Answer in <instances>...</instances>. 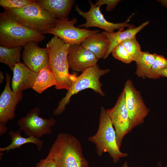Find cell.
<instances>
[{
    "label": "cell",
    "instance_id": "1",
    "mask_svg": "<svg viewBox=\"0 0 167 167\" xmlns=\"http://www.w3.org/2000/svg\"><path fill=\"white\" fill-rule=\"evenodd\" d=\"M82 151L81 143L76 137L68 133H60L48 156L53 159L56 167H89Z\"/></svg>",
    "mask_w": 167,
    "mask_h": 167
},
{
    "label": "cell",
    "instance_id": "2",
    "mask_svg": "<svg viewBox=\"0 0 167 167\" xmlns=\"http://www.w3.org/2000/svg\"><path fill=\"white\" fill-rule=\"evenodd\" d=\"M4 10L6 14L13 20L43 35L54 28L58 20L36 0L22 7Z\"/></svg>",
    "mask_w": 167,
    "mask_h": 167
},
{
    "label": "cell",
    "instance_id": "3",
    "mask_svg": "<svg viewBox=\"0 0 167 167\" xmlns=\"http://www.w3.org/2000/svg\"><path fill=\"white\" fill-rule=\"evenodd\" d=\"M70 45L56 36L46 44L49 56L48 67L56 81L57 89L68 90L71 84L73 74L69 73L68 60Z\"/></svg>",
    "mask_w": 167,
    "mask_h": 167
},
{
    "label": "cell",
    "instance_id": "4",
    "mask_svg": "<svg viewBox=\"0 0 167 167\" xmlns=\"http://www.w3.org/2000/svg\"><path fill=\"white\" fill-rule=\"evenodd\" d=\"M88 141L94 143L96 152L99 156L108 152L114 163L121 158L127 157V153L120 150L116 142V132L106 109L101 107L98 130L96 134L88 138Z\"/></svg>",
    "mask_w": 167,
    "mask_h": 167
},
{
    "label": "cell",
    "instance_id": "5",
    "mask_svg": "<svg viewBox=\"0 0 167 167\" xmlns=\"http://www.w3.org/2000/svg\"><path fill=\"white\" fill-rule=\"evenodd\" d=\"M44 35L13 20L4 11L0 13V45L11 48L24 47L30 42L43 41Z\"/></svg>",
    "mask_w": 167,
    "mask_h": 167
},
{
    "label": "cell",
    "instance_id": "6",
    "mask_svg": "<svg viewBox=\"0 0 167 167\" xmlns=\"http://www.w3.org/2000/svg\"><path fill=\"white\" fill-rule=\"evenodd\" d=\"M109 71L108 69H100L97 63L94 66L86 69L78 76L75 75L72 79L70 88L65 96L58 102L53 114L55 115L62 114L65 110L66 106L69 103L71 97L84 89H91L101 96H104L105 94L101 89L102 84L99 79L101 76Z\"/></svg>",
    "mask_w": 167,
    "mask_h": 167
},
{
    "label": "cell",
    "instance_id": "7",
    "mask_svg": "<svg viewBox=\"0 0 167 167\" xmlns=\"http://www.w3.org/2000/svg\"><path fill=\"white\" fill-rule=\"evenodd\" d=\"M123 91L125 104L132 128L144 123L145 118L150 111L146 105L140 92L135 87L130 79L127 80Z\"/></svg>",
    "mask_w": 167,
    "mask_h": 167
},
{
    "label": "cell",
    "instance_id": "8",
    "mask_svg": "<svg viewBox=\"0 0 167 167\" xmlns=\"http://www.w3.org/2000/svg\"><path fill=\"white\" fill-rule=\"evenodd\" d=\"M40 111L38 107L32 109L26 115L19 119L17 124L19 130L23 131L27 136L39 138L44 135L51 134V127L56 120L54 118L44 119L40 116Z\"/></svg>",
    "mask_w": 167,
    "mask_h": 167
},
{
    "label": "cell",
    "instance_id": "9",
    "mask_svg": "<svg viewBox=\"0 0 167 167\" xmlns=\"http://www.w3.org/2000/svg\"><path fill=\"white\" fill-rule=\"evenodd\" d=\"M77 22L76 18L69 20L68 17L57 20L55 26L45 34L56 36L70 45L80 44L87 37L100 32L99 30H90L75 26Z\"/></svg>",
    "mask_w": 167,
    "mask_h": 167
},
{
    "label": "cell",
    "instance_id": "10",
    "mask_svg": "<svg viewBox=\"0 0 167 167\" xmlns=\"http://www.w3.org/2000/svg\"><path fill=\"white\" fill-rule=\"evenodd\" d=\"M106 111L115 130L117 143L120 149L124 137L133 129L126 105L125 94L123 90L113 107Z\"/></svg>",
    "mask_w": 167,
    "mask_h": 167
},
{
    "label": "cell",
    "instance_id": "11",
    "mask_svg": "<svg viewBox=\"0 0 167 167\" xmlns=\"http://www.w3.org/2000/svg\"><path fill=\"white\" fill-rule=\"evenodd\" d=\"M90 5L89 10L84 12L81 10L78 5H75V11L80 15L85 18L86 22L78 26V28L84 27L85 29L91 27H96L102 29L108 33H112L116 29L124 30L125 27L135 28L134 25L128 23L130 18L125 21L119 23H113L107 21L101 11V6H96L91 0L89 1Z\"/></svg>",
    "mask_w": 167,
    "mask_h": 167
},
{
    "label": "cell",
    "instance_id": "12",
    "mask_svg": "<svg viewBox=\"0 0 167 167\" xmlns=\"http://www.w3.org/2000/svg\"><path fill=\"white\" fill-rule=\"evenodd\" d=\"M5 87L0 96V127L6 126L8 122L14 118L17 105L23 98L22 92H15L10 88L11 76L6 73Z\"/></svg>",
    "mask_w": 167,
    "mask_h": 167
},
{
    "label": "cell",
    "instance_id": "13",
    "mask_svg": "<svg viewBox=\"0 0 167 167\" xmlns=\"http://www.w3.org/2000/svg\"><path fill=\"white\" fill-rule=\"evenodd\" d=\"M23 47L22 59L29 68L38 73L42 69L48 67L49 56L46 47L41 48L33 41L28 42Z\"/></svg>",
    "mask_w": 167,
    "mask_h": 167
},
{
    "label": "cell",
    "instance_id": "14",
    "mask_svg": "<svg viewBox=\"0 0 167 167\" xmlns=\"http://www.w3.org/2000/svg\"><path fill=\"white\" fill-rule=\"evenodd\" d=\"M68 60L69 68L83 72L87 69L95 66L98 59L80 44L71 45Z\"/></svg>",
    "mask_w": 167,
    "mask_h": 167
},
{
    "label": "cell",
    "instance_id": "15",
    "mask_svg": "<svg viewBox=\"0 0 167 167\" xmlns=\"http://www.w3.org/2000/svg\"><path fill=\"white\" fill-rule=\"evenodd\" d=\"M13 72L11 87L15 92L32 88L38 74L20 62L15 64Z\"/></svg>",
    "mask_w": 167,
    "mask_h": 167
},
{
    "label": "cell",
    "instance_id": "16",
    "mask_svg": "<svg viewBox=\"0 0 167 167\" xmlns=\"http://www.w3.org/2000/svg\"><path fill=\"white\" fill-rule=\"evenodd\" d=\"M74 2L73 0H37L41 6L58 19L67 17Z\"/></svg>",
    "mask_w": 167,
    "mask_h": 167
},
{
    "label": "cell",
    "instance_id": "17",
    "mask_svg": "<svg viewBox=\"0 0 167 167\" xmlns=\"http://www.w3.org/2000/svg\"><path fill=\"white\" fill-rule=\"evenodd\" d=\"M81 44L99 59L104 58L105 56L109 49V41L105 35L98 32L87 37Z\"/></svg>",
    "mask_w": 167,
    "mask_h": 167
},
{
    "label": "cell",
    "instance_id": "18",
    "mask_svg": "<svg viewBox=\"0 0 167 167\" xmlns=\"http://www.w3.org/2000/svg\"><path fill=\"white\" fill-rule=\"evenodd\" d=\"M149 22V21H147L137 27L129 28L125 31L119 30L112 33L105 31L101 32L107 36L109 41L108 50L103 58H107L112 53L114 48L122 41L136 36L137 34L148 24Z\"/></svg>",
    "mask_w": 167,
    "mask_h": 167
},
{
    "label": "cell",
    "instance_id": "19",
    "mask_svg": "<svg viewBox=\"0 0 167 167\" xmlns=\"http://www.w3.org/2000/svg\"><path fill=\"white\" fill-rule=\"evenodd\" d=\"M21 131L19 130L9 131V134L12 142L9 145L6 147L0 148V152L6 151L7 153L11 150L20 148L23 145L29 143L34 144L37 146L39 151L41 150L43 144V140L33 136L27 138L23 137L21 135Z\"/></svg>",
    "mask_w": 167,
    "mask_h": 167
},
{
    "label": "cell",
    "instance_id": "20",
    "mask_svg": "<svg viewBox=\"0 0 167 167\" xmlns=\"http://www.w3.org/2000/svg\"><path fill=\"white\" fill-rule=\"evenodd\" d=\"M56 84V81L52 73L48 67H46L38 72L32 88L41 94L47 88Z\"/></svg>",
    "mask_w": 167,
    "mask_h": 167
},
{
    "label": "cell",
    "instance_id": "21",
    "mask_svg": "<svg viewBox=\"0 0 167 167\" xmlns=\"http://www.w3.org/2000/svg\"><path fill=\"white\" fill-rule=\"evenodd\" d=\"M22 46L9 48L0 46V62L7 65L13 71L15 64L20 62Z\"/></svg>",
    "mask_w": 167,
    "mask_h": 167
},
{
    "label": "cell",
    "instance_id": "22",
    "mask_svg": "<svg viewBox=\"0 0 167 167\" xmlns=\"http://www.w3.org/2000/svg\"><path fill=\"white\" fill-rule=\"evenodd\" d=\"M156 54L142 51L135 61L136 69L135 74L139 78L145 79L155 59Z\"/></svg>",
    "mask_w": 167,
    "mask_h": 167
},
{
    "label": "cell",
    "instance_id": "23",
    "mask_svg": "<svg viewBox=\"0 0 167 167\" xmlns=\"http://www.w3.org/2000/svg\"><path fill=\"white\" fill-rule=\"evenodd\" d=\"M167 68V59L164 56L156 54L155 59L147 76L152 79H159L161 73L164 69Z\"/></svg>",
    "mask_w": 167,
    "mask_h": 167
},
{
    "label": "cell",
    "instance_id": "24",
    "mask_svg": "<svg viewBox=\"0 0 167 167\" xmlns=\"http://www.w3.org/2000/svg\"><path fill=\"white\" fill-rule=\"evenodd\" d=\"M121 43L131 56L133 61L135 62L142 52L140 45L136 40V36L126 40Z\"/></svg>",
    "mask_w": 167,
    "mask_h": 167
},
{
    "label": "cell",
    "instance_id": "25",
    "mask_svg": "<svg viewBox=\"0 0 167 167\" xmlns=\"http://www.w3.org/2000/svg\"><path fill=\"white\" fill-rule=\"evenodd\" d=\"M112 53L115 58L125 63H130L133 61L131 56L121 43L114 48Z\"/></svg>",
    "mask_w": 167,
    "mask_h": 167
},
{
    "label": "cell",
    "instance_id": "26",
    "mask_svg": "<svg viewBox=\"0 0 167 167\" xmlns=\"http://www.w3.org/2000/svg\"><path fill=\"white\" fill-rule=\"evenodd\" d=\"M35 0H0V6L4 9H15L23 7Z\"/></svg>",
    "mask_w": 167,
    "mask_h": 167
},
{
    "label": "cell",
    "instance_id": "27",
    "mask_svg": "<svg viewBox=\"0 0 167 167\" xmlns=\"http://www.w3.org/2000/svg\"><path fill=\"white\" fill-rule=\"evenodd\" d=\"M120 1L119 0H98L94 5L96 6H101L104 4H106L107 6L106 11H110L115 7L117 4Z\"/></svg>",
    "mask_w": 167,
    "mask_h": 167
},
{
    "label": "cell",
    "instance_id": "28",
    "mask_svg": "<svg viewBox=\"0 0 167 167\" xmlns=\"http://www.w3.org/2000/svg\"><path fill=\"white\" fill-rule=\"evenodd\" d=\"M37 167H56L53 159L47 155L44 159L41 160L36 165Z\"/></svg>",
    "mask_w": 167,
    "mask_h": 167
},
{
    "label": "cell",
    "instance_id": "29",
    "mask_svg": "<svg viewBox=\"0 0 167 167\" xmlns=\"http://www.w3.org/2000/svg\"><path fill=\"white\" fill-rule=\"evenodd\" d=\"M161 77H166L167 78V68L164 69L161 73Z\"/></svg>",
    "mask_w": 167,
    "mask_h": 167
},
{
    "label": "cell",
    "instance_id": "30",
    "mask_svg": "<svg viewBox=\"0 0 167 167\" xmlns=\"http://www.w3.org/2000/svg\"><path fill=\"white\" fill-rule=\"evenodd\" d=\"M4 79V77L3 76V73L2 71H1L0 72V84L2 83Z\"/></svg>",
    "mask_w": 167,
    "mask_h": 167
},
{
    "label": "cell",
    "instance_id": "31",
    "mask_svg": "<svg viewBox=\"0 0 167 167\" xmlns=\"http://www.w3.org/2000/svg\"><path fill=\"white\" fill-rule=\"evenodd\" d=\"M122 167H129L128 163L126 161H125Z\"/></svg>",
    "mask_w": 167,
    "mask_h": 167
},
{
    "label": "cell",
    "instance_id": "32",
    "mask_svg": "<svg viewBox=\"0 0 167 167\" xmlns=\"http://www.w3.org/2000/svg\"></svg>",
    "mask_w": 167,
    "mask_h": 167
}]
</instances>
